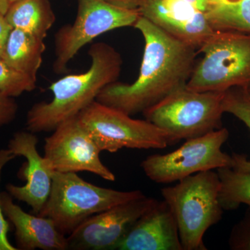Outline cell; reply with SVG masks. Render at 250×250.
Instances as JSON below:
<instances>
[{
    "label": "cell",
    "mask_w": 250,
    "mask_h": 250,
    "mask_svg": "<svg viewBox=\"0 0 250 250\" xmlns=\"http://www.w3.org/2000/svg\"><path fill=\"white\" fill-rule=\"evenodd\" d=\"M144 39L139 77L132 83L113 82L96 101L129 116L143 113L171 94L187 86L196 64L198 50L175 39L140 16L135 23Z\"/></svg>",
    "instance_id": "6da1fadb"
},
{
    "label": "cell",
    "mask_w": 250,
    "mask_h": 250,
    "mask_svg": "<svg viewBox=\"0 0 250 250\" xmlns=\"http://www.w3.org/2000/svg\"><path fill=\"white\" fill-rule=\"evenodd\" d=\"M91 65L87 71L65 75L54 82L49 89L53 98L49 103H36L27 116V129L31 132L53 131L62 122L77 116L110 83L121 75L123 58L114 47L105 42L90 46Z\"/></svg>",
    "instance_id": "7a4b0ae2"
},
{
    "label": "cell",
    "mask_w": 250,
    "mask_h": 250,
    "mask_svg": "<svg viewBox=\"0 0 250 250\" xmlns=\"http://www.w3.org/2000/svg\"><path fill=\"white\" fill-rule=\"evenodd\" d=\"M220 181L217 172L204 171L163 188L161 195L173 214L184 250H207L203 238L218 223L224 210L219 200Z\"/></svg>",
    "instance_id": "3957f363"
},
{
    "label": "cell",
    "mask_w": 250,
    "mask_h": 250,
    "mask_svg": "<svg viewBox=\"0 0 250 250\" xmlns=\"http://www.w3.org/2000/svg\"><path fill=\"white\" fill-rule=\"evenodd\" d=\"M144 195L141 190L120 191L93 185L75 172H53L48 199L37 215L50 218L67 236L90 217Z\"/></svg>",
    "instance_id": "277c9868"
},
{
    "label": "cell",
    "mask_w": 250,
    "mask_h": 250,
    "mask_svg": "<svg viewBox=\"0 0 250 250\" xmlns=\"http://www.w3.org/2000/svg\"><path fill=\"white\" fill-rule=\"evenodd\" d=\"M203 57L196 62L188 82V89L225 92L236 87L250 88V35L215 31L199 49Z\"/></svg>",
    "instance_id": "5b68a950"
},
{
    "label": "cell",
    "mask_w": 250,
    "mask_h": 250,
    "mask_svg": "<svg viewBox=\"0 0 250 250\" xmlns=\"http://www.w3.org/2000/svg\"><path fill=\"white\" fill-rule=\"evenodd\" d=\"M225 92H198L187 86L167 96L143 114L168 135L172 145L223 128Z\"/></svg>",
    "instance_id": "8992f818"
},
{
    "label": "cell",
    "mask_w": 250,
    "mask_h": 250,
    "mask_svg": "<svg viewBox=\"0 0 250 250\" xmlns=\"http://www.w3.org/2000/svg\"><path fill=\"white\" fill-rule=\"evenodd\" d=\"M101 152L127 149H165L173 146L165 131L147 120L131 118L124 112L95 100L78 115Z\"/></svg>",
    "instance_id": "52a82bcc"
},
{
    "label": "cell",
    "mask_w": 250,
    "mask_h": 250,
    "mask_svg": "<svg viewBox=\"0 0 250 250\" xmlns=\"http://www.w3.org/2000/svg\"><path fill=\"white\" fill-rule=\"evenodd\" d=\"M229 136L228 129L223 127L200 137L186 140L173 152L147 156L141 167L148 178L157 184L179 182L204 171L233 167L232 156L222 150Z\"/></svg>",
    "instance_id": "ba28073f"
},
{
    "label": "cell",
    "mask_w": 250,
    "mask_h": 250,
    "mask_svg": "<svg viewBox=\"0 0 250 250\" xmlns=\"http://www.w3.org/2000/svg\"><path fill=\"white\" fill-rule=\"evenodd\" d=\"M141 14L105 0H78L75 21L59 29L54 36V72L67 71V64L82 47L98 36L122 27H134Z\"/></svg>",
    "instance_id": "9c48e42d"
},
{
    "label": "cell",
    "mask_w": 250,
    "mask_h": 250,
    "mask_svg": "<svg viewBox=\"0 0 250 250\" xmlns=\"http://www.w3.org/2000/svg\"><path fill=\"white\" fill-rule=\"evenodd\" d=\"M101 152L77 116L62 122L46 138L43 157L54 172H89L114 182L116 176L102 162Z\"/></svg>",
    "instance_id": "30bf717a"
},
{
    "label": "cell",
    "mask_w": 250,
    "mask_h": 250,
    "mask_svg": "<svg viewBox=\"0 0 250 250\" xmlns=\"http://www.w3.org/2000/svg\"><path fill=\"white\" fill-rule=\"evenodd\" d=\"M156 200L144 195L90 217L67 236L68 250H117L134 224Z\"/></svg>",
    "instance_id": "8fae6325"
},
{
    "label": "cell",
    "mask_w": 250,
    "mask_h": 250,
    "mask_svg": "<svg viewBox=\"0 0 250 250\" xmlns=\"http://www.w3.org/2000/svg\"><path fill=\"white\" fill-rule=\"evenodd\" d=\"M139 10L156 27L198 51L215 31L205 12L187 0H143Z\"/></svg>",
    "instance_id": "7c38bea8"
},
{
    "label": "cell",
    "mask_w": 250,
    "mask_h": 250,
    "mask_svg": "<svg viewBox=\"0 0 250 250\" xmlns=\"http://www.w3.org/2000/svg\"><path fill=\"white\" fill-rule=\"evenodd\" d=\"M39 140L31 131H18L10 140L8 149L16 156L25 158L21 175L25 179L22 187L9 184L7 192L19 201L30 206L34 214H39L50 193L54 171L46 165L45 159L37 151Z\"/></svg>",
    "instance_id": "4fadbf2b"
},
{
    "label": "cell",
    "mask_w": 250,
    "mask_h": 250,
    "mask_svg": "<svg viewBox=\"0 0 250 250\" xmlns=\"http://www.w3.org/2000/svg\"><path fill=\"white\" fill-rule=\"evenodd\" d=\"M117 250H184L178 227L167 203L156 200L134 224Z\"/></svg>",
    "instance_id": "5bb4252c"
},
{
    "label": "cell",
    "mask_w": 250,
    "mask_h": 250,
    "mask_svg": "<svg viewBox=\"0 0 250 250\" xmlns=\"http://www.w3.org/2000/svg\"><path fill=\"white\" fill-rule=\"evenodd\" d=\"M0 203L3 213L16 229L18 250H68L67 236L57 229L50 218L26 213L8 192L0 193Z\"/></svg>",
    "instance_id": "9a60e30c"
},
{
    "label": "cell",
    "mask_w": 250,
    "mask_h": 250,
    "mask_svg": "<svg viewBox=\"0 0 250 250\" xmlns=\"http://www.w3.org/2000/svg\"><path fill=\"white\" fill-rule=\"evenodd\" d=\"M45 48L42 39L21 29H13L1 59L16 70L37 79Z\"/></svg>",
    "instance_id": "2e32d148"
},
{
    "label": "cell",
    "mask_w": 250,
    "mask_h": 250,
    "mask_svg": "<svg viewBox=\"0 0 250 250\" xmlns=\"http://www.w3.org/2000/svg\"><path fill=\"white\" fill-rule=\"evenodd\" d=\"M13 29H21L45 40L56 21L49 0H19L4 15Z\"/></svg>",
    "instance_id": "e0dca14e"
},
{
    "label": "cell",
    "mask_w": 250,
    "mask_h": 250,
    "mask_svg": "<svg viewBox=\"0 0 250 250\" xmlns=\"http://www.w3.org/2000/svg\"><path fill=\"white\" fill-rule=\"evenodd\" d=\"M205 14L215 31L250 35V0H223L208 5Z\"/></svg>",
    "instance_id": "ac0fdd59"
},
{
    "label": "cell",
    "mask_w": 250,
    "mask_h": 250,
    "mask_svg": "<svg viewBox=\"0 0 250 250\" xmlns=\"http://www.w3.org/2000/svg\"><path fill=\"white\" fill-rule=\"evenodd\" d=\"M217 173L220 181L219 200L223 210H236L241 205L250 207V171L221 167Z\"/></svg>",
    "instance_id": "d6986e66"
},
{
    "label": "cell",
    "mask_w": 250,
    "mask_h": 250,
    "mask_svg": "<svg viewBox=\"0 0 250 250\" xmlns=\"http://www.w3.org/2000/svg\"><path fill=\"white\" fill-rule=\"evenodd\" d=\"M250 88L236 87L224 93L223 108L243 122L250 130ZM233 168L250 171V161L243 154L233 153Z\"/></svg>",
    "instance_id": "ffe728a7"
},
{
    "label": "cell",
    "mask_w": 250,
    "mask_h": 250,
    "mask_svg": "<svg viewBox=\"0 0 250 250\" xmlns=\"http://www.w3.org/2000/svg\"><path fill=\"white\" fill-rule=\"evenodd\" d=\"M36 79L16 70L0 58V92L11 98L33 91Z\"/></svg>",
    "instance_id": "44dd1931"
},
{
    "label": "cell",
    "mask_w": 250,
    "mask_h": 250,
    "mask_svg": "<svg viewBox=\"0 0 250 250\" xmlns=\"http://www.w3.org/2000/svg\"><path fill=\"white\" fill-rule=\"evenodd\" d=\"M229 246L233 250H250V207L243 218L233 226Z\"/></svg>",
    "instance_id": "7402d4cb"
},
{
    "label": "cell",
    "mask_w": 250,
    "mask_h": 250,
    "mask_svg": "<svg viewBox=\"0 0 250 250\" xmlns=\"http://www.w3.org/2000/svg\"><path fill=\"white\" fill-rule=\"evenodd\" d=\"M17 157L12 154L9 149H1L0 150V181H1V172L5 166L10 161ZM9 225L5 220L4 213L1 209L0 203V250H18L16 247L13 246L8 239V231Z\"/></svg>",
    "instance_id": "603a6c76"
},
{
    "label": "cell",
    "mask_w": 250,
    "mask_h": 250,
    "mask_svg": "<svg viewBox=\"0 0 250 250\" xmlns=\"http://www.w3.org/2000/svg\"><path fill=\"white\" fill-rule=\"evenodd\" d=\"M18 106L14 98L0 92V126L14 121L16 118Z\"/></svg>",
    "instance_id": "cb8c5ba5"
},
{
    "label": "cell",
    "mask_w": 250,
    "mask_h": 250,
    "mask_svg": "<svg viewBox=\"0 0 250 250\" xmlns=\"http://www.w3.org/2000/svg\"><path fill=\"white\" fill-rule=\"evenodd\" d=\"M12 29V27L6 21L4 15L0 14V58H1L10 33Z\"/></svg>",
    "instance_id": "d4e9b609"
},
{
    "label": "cell",
    "mask_w": 250,
    "mask_h": 250,
    "mask_svg": "<svg viewBox=\"0 0 250 250\" xmlns=\"http://www.w3.org/2000/svg\"><path fill=\"white\" fill-rule=\"evenodd\" d=\"M112 4L129 9H139L143 0H105Z\"/></svg>",
    "instance_id": "484cf974"
},
{
    "label": "cell",
    "mask_w": 250,
    "mask_h": 250,
    "mask_svg": "<svg viewBox=\"0 0 250 250\" xmlns=\"http://www.w3.org/2000/svg\"><path fill=\"white\" fill-rule=\"evenodd\" d=\"M187 1L192 3V4L195 5L198 9L202 10L204 12L207 11V8L208 6L207 0H187Z\"/></svg>",
    "instance_id": "4316f807"
},
{
    "label": "cell",
    "mask_w": 250,
    "mask_h": 250,
    "mask_svg": "<svg viewBox=\"0 0 250 250\" xmlns=\"http://www.w3.org/2000/svg\"><path fill=\"white\" fill-rule=\"evenodd\" d=\"M9 0H0V14L5 15L9 9Z\"/></svg>",
    "instance_id": "83f0119b"
},
{
    "label": "cell",
    "mask_w": 250,
    "mask_h": 250,
    "mask_svg": "<svg viewBox=\"0 0 250 250\" xmlns=\"http://www.w3.org/2000/svg\"><path fill=\"white\" fill-rule=\"evenodd\" d=\"M208 5L216 4V3L220 2V1H223V0H207Z\"/></svg>",
    "instance_id": "f1b7e54d"
},
{
    "label": "cell",
    "mask_w": 250,
    "mask_h": 250,
    "mask_svg": "<svg viewBox=\"0 0 250 250\" xmlns=\"http://www.w3.org/2000/svg\"><path fill=\"white\" fill-rule=\"evenodd\" d=\"M19 1V0H9L10 5L14 4V3L16 2V1Z\"/></svg>",
    "instance_id": "f546056e"
},
{
    "label": "cell",
    "mask_w": 250,
    "mask_h": 250,
    "mask_svg": "<svg viewBox=\"0 0 250 250\" xmlns=\"http://www.w3.org/2000/svg\"></svg>",
    "instance_id": "4dcf8cb0"
}]
</instances>
